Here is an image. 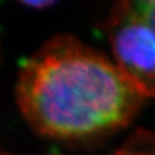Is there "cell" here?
Segmentation results:
<instances>
[{"instance_id":"cell-1","label":"cell","mask_w":155,"mask_h":155,"mask_svg":"<svg viewBox=\"0 0 155 155\" xmlns=\"http://www.w3.org/2000/svg\"><path fill=\"white\" fill-rule=\"evenodd\" d=\"M15 99L38 134L75 140L127 127L145 97L104 53L62 33L20 62Z\"/></svg>"},{"instance_id":"cell-2","label":"cell","mask_w":155,"mask_h":155,"mask_svg":"<svg viewBox=\"0 0 155 155\" xmlns=\"http://www.w3.org/2000/svg\"><path fill=\"white\" fill-rule=\"evenodd\" d=\"M106 29L116 66L145 98H155V32L130 16L121 1L110 9Z\"/></svg>"},{"instance_id":"cell-3","label":"cell","mask_w":155,"mask_h":155,"mask_svg":"<svg viewBox=\"0 0 155 155\" xmlns=\"http://www.w3.org/2000/svg\"><path fill=\"white\" fill-rule=\"evenodd\" d=\"M121 4L130 16L144 23L155 32V0L121 1Z\"/></svg>"},{"instance_id":"cell-4","label":"cell","mask_w":155,"mask_h":155,"mask_svg":"<svg viewBox=\"0 0 155 155\" xmlns=\"http://www.w3.org/2000/svg\"><path fill=\"white\" fill-rule=\"evenodd\" d=\"M20 2L31 9H44L55 4L54 0H21Z\"/></svg>"}]
</instances>
